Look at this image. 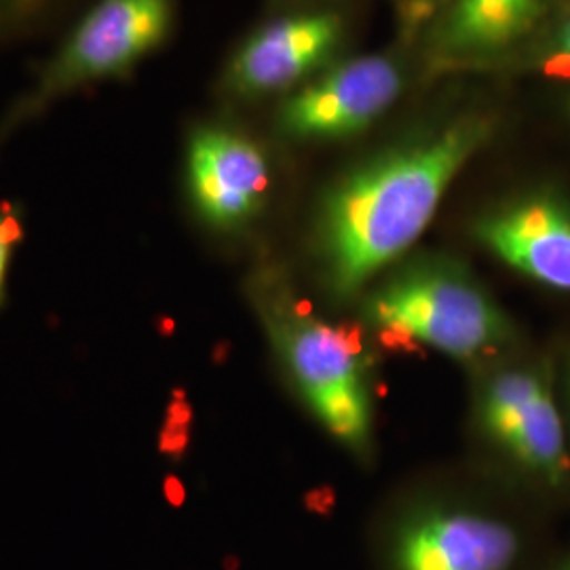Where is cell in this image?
Here are the masks:
<instances>
[{"mask_svg":"<svg viewBox=\"0 0 570 570\" xmlns=\"http://www.w3.org/2000/svg\"><path fill=\"white\" fill-rule=\"evenodd\" d=\"M489 134V122L478 117L450 122L367 161L327 193L317 220V256L334 296L357 294L416 244Z\"/></svg>","mask_w":570,"mask_h":570,"instance_id":"1","label":"cell"},{"mask_svg":"<svg viewBox=\"0 0 570 570\" xmlns=\"http://www.w3.org/2000/svg\"><path fill=\"white\" fill-rule=\"evenodd\" d=\"M370 324L402 345L475 360L503 345L508 320L489 292L459 266H410L370 294Z\"/></svg>","mask_w":570,"mask_h":570,"instance_id":"2","label":"cell"},{"mask_svg":"<svg viewBox=\"0 0 570 570\" xmlns=\"http://www.w3.org/2000/svg\"><path fill=\"white\" fill-rule=\"evenodd\" d=\"M258 305L273 345L320 423L346 446L366 449L372 400L357 330L330 324L287 298L266 296Z\"/></svg>","mask_w":570,"mask_h":570,"instance_id":"3","label":"cell"},{"mask_svg":"<svg viewBox=\"0 0 570 570\" xmlns=\"http://www.w3.org/2000/svg\"><path fill=\"white\" fill-rule=\"evenodd\" d=\"M174 0H100L79 21L37 87L7 115L2 131L37 117L53 100L87 82L129 72L165 41Z\"/></svg>","mask_w":570,"mask_h":570,"instance_id":"4","label":"cell"},{"mask_svg":"<svg viewBox=\"0 0 570 570\" xmlns=\"http://www.w3.org/2000/svg\"><path fill=\"white\" fill-rule=\"evenodd\" d=\"M402 72L383 56L343 61L292 94L279 112L287 136L336 140L367 129L400 98Z\"/></svg>","mask_w":570,"mask_h":570,"instance_id":"5","label":"cell"},{"mask_svg":"<svg viewBox=\"0 0 570 570\" xmlns=\"http://www.w3.org/2000/svg\"><path fill=\"white\" fill-rule=\"evenodd\" d=\"M186 171L197 212L223 230L254 218L271 188L263 148L225 127H204L190 138Z\"/></svg>","mask_w":570,"mask_h":570,"instance_id":"6","label":"cell"},{"mask_svg":"<svg viewBox=\"0 0 570 570\" xmlns=\"http://www.w3.org/2000/svg\"><path fill=\"white\" fill-rule=\"evenodd\" d=\"M343 39L336 13H301L271 21L239 47L226 82L244 96L282 91L305 81L326 63Z\"/></svg>","mask_w":570,"mask_h":570,"instance_id":"7","label":"cell"},{"mask_svg":"<svg viewBox=\"0 0 570 570\" xmlns=\"http://www.w3.org/2000/svg\"><path fill=\"white\" fill-rule=\"evenodd\" d=\"M490 252L537 284L570 294V207L550 195H529L475 223Z\"/></svg>","mask_w":570,"mask_h":570,"instance_id":"8","label":"cell"},{"mask_svg":"<svg viewBox=\"0 0 570 570\" xmlns=\"http://www.w3.org/2000/svg\"><path fill=\"white\" fill-rule=\"evenodd\" d=\"M518 537L473 511L435 510L412 518L395 539V570H510Z\"/></svg>","mask_w":570,"mask_h":570,"instance_id":"9","label":"cell"},{"mask_svg":"<svg viewBox=\"0 0 570 570\" xmlns=\"http://www.w3.org/2000/svg\"><path fill=\"white\" fill-rule=\"evenodd\" d=\"M505 446L527 468L558 482L567 473V442L562 419L546 389L511 431Z\"/></svg>","mask_w":570,"mask_h":570,"instance_id":"10","label":"cell"},{"mask_svg":"<svg viewBox=\"0 0 570 570\" xmlns=\"http://www.w3.org/2000/svg\"><path fill=\"white\" fill-rule=\"evenodd\" d=\"M546 389V379L529 370H510L494 376L480 404V416L490 435L497 442L505 444L530 404Z\"/></svg>","mask_w":570,"mask_h":570,"instance_id":"11","label":"cell"},{"mask_svg":"<svg viewBox=\"0 0 570 570\" xmlns=\"http://www.w3.org/2000/svg\"><path fill=\"white\" fill-rule=\"evenodd\" d=\"M66 0H0V39L30 32L37 21L53 16Z\"/></svg>","mask_w":570,"mask_h":570,"instance_id":"12","label":"cell"},{"mask_svg":"<svg viewBox=\"0 0 570 570\" xmlns=\"http://www.w3.org/2000/svg\"><path fill=\"white\" fill-rule=\"evenodd\" d=\"M21 239V225L18 216L11 209H0V301L4 292L7 266L13 252V245Z\"/></svg>","mask_w":570,"mask_h":570,"instance_id":"13","label":"cell"},{"mask_svg":"<svg viewBox=\"0 0 570 570\" xmlns=\"http://www.w3.org/2000/svg\"><path fill=\"white\" fill-rule=\"evenodd\" d=\"M543 70L551 77H570V18L556 32Z\"/></svg>","mask_w":570,"mask_h":570,"instance_id":"14","label":"cell"},{"mask_svg":"<svg viewBox=\"0 0 570 570\" xmlns=\"http://www.w3.org/2000/svg\"><path fill=\"white\" fill-rule=\"evenodd\" d=\"M541 4H543V0H508L511 32L515 39L522 37L532 26V21L537 20Z\"/></svg>","mask_w":570,"mask_h":570,"instance_id":"15","label":"cell"},{"mask_svg":"<svg viewBox=\"0 0 570 570\" xmlns=\"http://www.w3.org/2000/svg\"><path fill=\"white\" fill-rule=\"evenodd\" d=\"M414 2H419L421 7H433V4H438L440 0H414Z\"/></svg>","mask_w":570,"mask_h":570,"instance_id":"16","label":"cell"},{"mask_svg":"<svg viewBox=\"0 0 570 570\" xmlns=\"http://www.w3.org/2000/svg\"><path fill=\"white\" fill-rule=\"evenodd\" d=\"M562 570H570V562H569V564H567V567H564V569H562Z\"/></svg>","mask_w":570,"mask_h":570,"instance_id":"17","label":"cell"},{"mask_svg":"<svg viewBox=\"0 0 570 570\" xmlns=\"http://www.w3.org/2000/svg\"><path fill=\"white\" fill-rule=\"evenodd\" d=\"M569 381H570V370H569Z\"/></svg>","mask_w":570,"mask_h":570,"instance_id":"18","label":"cell"}]
</instances>
